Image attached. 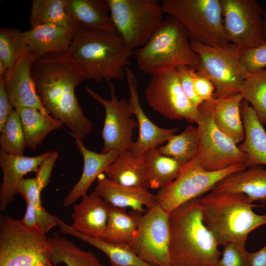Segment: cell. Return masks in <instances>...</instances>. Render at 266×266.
I'll return each mask as SVG.
<instances>
[{
	"instance_id": "1",
	"label": "cell",
	"mask_w": 266,
	"mask_h": 266,
	"mask_svg": "<svg viewBox=\"0 0 266 266\" xmlns=\"http://www.w3.org/2000/svg\"><path fill=\"white\" fill-rule=\"evenodd\" d=\"M31 75L42 105L52 117L61 121L71 135L82 142L93 130L75 94L84 80L80 68L66 53L47 54L34 60Z\"/></svg>"
},
{
	"instance_id": "2",
	"label": "cell",
	"mask_w": 266,
	"mask_h": 266,
	"mask_svg": "<svg viewBox=\"0 0 266 266\" xmlns=\"http://www.w3.org/2000/svg\"><path fill=\"white\" fill-rule=\"evenodd\" d=\"M135 52L117 33L77 30L66 55L85 80L99 82L121 79Z\"/></svg>"
},
{
	"instance_id": "3",
	"label": "cell",
	"mask_w": 266,
	"mask_h": 266,
	"mask_svg": "<svg viewBox=\"0 0 266 266\" xmlns=\"http://www.w3.org/2000/svg\"><path fill=\"white\" fill-rule=\"evenodd\" d=\"M196 200L202 221L218 246L246 241L252 231L266 225V214L256 213L243 194L211 191Z\"/></svg>"
},
{
	"instance_id": "4",
	"label": "cell",
	"mask_w": 266,
	"mask_h": 266,
	"mask_svg": "<svg viewBox=\"0 0 266 266\" xmlns=\"http://www.w3.org/2000/svg\"><path fill=\"white\" fill-rule=\"evenodd\" d=\"M171 266H217L221 252L204 224L196 199L169 213Z\"/></svg>"
},
{
	"instance_id": "5",
	"label": "cell",
	"mask_w": 266,
	"mask_h": 266,
	"mask_svg": "<svg viewBox=\"0 0 266 266\" xmlns=\"http://www.w3.org/2000/svg\"><path fill=\"white\" fill-rule=\"evenodd\" d=\"M135 56L139 69L150 75L181 65L196 69L200 61L185 29L170 15L164 20L147 43L136 51Z\"/></svg>"
},
{
	"instance_id": "6",
	"label": "cell",
	"mask_w": 266,
	"mask_h": 266,
	"mask_svg": "<svg viewBox=\"0 0 266 266\" xmlns=\"http://www.w3.org/2000/svg\"><path fill=\"white\" fill-rule=\"evenodd\" d=\"M161 4L164 13L182 24L190 42L234 48L225 32L220 0H162Z\"/></svg>"
},
{
	"instance_id": "7",
	"label": "cell",
	"mask_w": 266,
	"mask_h": 266,
	"mask_svg": "<svg viewBox=\"0 0 266 266\" xmlns=\"http://www.w3.org/2000/svg\"><path fill=\"white\" fill-rule=\"evenodd\" d=\"M8 215L0 217V266H45L51 262L49 238Z\"/></svg>"
},
{
	"instance_id": "8",
	"label": "cell",
	"mask_w": 266,
	"mask_h": 266,
	"mask_svg": "<svg viewBox=\"0 0 266 266\" xmlns=\"http://www.w3.org/2000/svg\"><path fill=\"white\" fill-rule=\"evenodd\" d=\"M117 33L130 48L144 46L163 23L157 0H106Z\"/></svg>"
},
{
	"instance_id": "9",
	"label": "cell",
	"mask_w": 266,
	"mask_h": 266,
	"mask_svg": "<svg viewBox=\"0 0 266 266\" xmlns=\"http://www.w3.org/2000/svg\"><path fill=\"white\" fill-rule=\"evenodd\" d=\"M246 168L243 164L232 165L217 171H207L196 157L182 166L178 177L155 195L156 204L170 213L183 204L212 191L228 175Z\"/></svg>"
},
{
	"instance_id": "10",
	"label": "cell",
	"mask_w": 266,
	"mask_h": 266,
	"mask_svg": "<svg viewBox=\"0 0 266 266\" xmlns=\"http://www.w3.org/2000/svg\"><path fill=\"white\" fill-rule=\"evenodd\" d=\"M203 101L198 107L196 121L200 137L198 157L207 171H217L243 164L245 155L237 144L220 131L214 121V101Z\"/></svg>"
},
{
	"instance_id": "11",
	"label": "cell",
	"mask_w": 266,
	"mask_h": 266,
	"mask_svg": "<svg viewBox=\"0 0 266 266\" xmlns=\"http://www.w3.org/2000/svg\"><path fill=\"white\" fill-rule=\"evenodd\" d=\"M190 42L200 59L196 70L212 83L215 88L214 98L240 93L249 73L240 64L235 47L224 49Z\"/></svg>"
},
{
	"instance_id": "12",
	"label": "cell",
	"mask_w": 266,
	"mask_h": 266,
	"mask_svg": "<svg viewBox=\"0 0 266 266\" xmlns=\"http://www.w3.org/2000/svg\"><path fill=\"white\" fill-rule=\"evenodd\" d=\"M132 212L137 227L135 236L129 244L131 248L151 265L171 266L169 251V213L158 204L147 209L144 215Z\"/></svg>"
},
{
	"instance_id": "13",
	"label": "cell",
	"mask_w": 266,
	"mask_h": 266,
	"mask_svg": "<svg viewBox=\"0 0 266 266\" xmlns=\"http://www.w3.org/2000/svg\"><path fill=\"white\" fill-rule=\"evenodd\" d=\"M145 95L150 107L165 117L196 123L198 108L192 104L183 90L176 68L152 74Z\"/></svg>"
},
{
	"instance_id": "14",
	"label": "cell",
	"mask_w": 266,
	"mask_h": 266,
	"mask_svg": "<svg viewBox=\"0 0 266 266\" xmlns=\"http://www.w3.org/2000/svg\"><path fill=\"white\" fill-rule=\"evenodd\" d=\"M225 32L237 48L256 47L266 43L262 6L255 0H220Z\"/></svg>"
},
{
	"instance_id": "15",
	"label": "cell",
	"mask_w": 266,
	"mask_h": 266,
	"mask_svg": "<svg viewBox=\"0 0 266 266\" xmlns=\"http://www.w3.org/2000/svg\"><path fill=\"white\" fill-rule=\"evenodd\" d=\"M106 82L111 93L109 100L103 99L88 87H86L85 90L93 99L101 104L105 110L104 124L101 132L103 147L100 153H105L113 150L121 153L131 149L133 143V131L138 127L137 122L132 117L133 114L128 100H119L113 84L111 81Z\"/></svg>"
},
{
	"instance_id": "16",
	"label": "cell",
	"mask_w": 266,
	"mask_h": 266,
	"mask_svg": "<svg viewBox=\"0 0 266 266\" xmlns=\"http://www.w3.org/2000/svg\"><path fill=\"white\" fill-rule=\"evenodd\" d=\"M125 76L130 93L129 106L132 114L136 118L139 132L138 138L133 142L130 151L134 155L139 156L147 150L157 148L158 145L167 141L178 131V128H162L151 122L141 107L136 79L129 66L126 69Z\"/></svg>"
},
{
	"instance_id": "17",
	"label": "cell",
	"mask_w": 266,
	"mask_h": 266,
	"mask_svg": "<svg viewBox=\"0 0 266 266\" xmlns=\"http://www.w3.org/2000/svg\"><path fill=\"white\" fill-rule=\"evenodd\" d=\"M34 58L26 54L9 71L3 78L4 87L14 109L28 107L49 115L42 104L31 75Z\"/></svg>"
},
{
	"instance_id": "18",
	"label": "cell",
	"mask_w": 266,
	"mask_h": 266,
	"mask_svg": "<svg viewBox=\"0 0 266 266\" xmlns=\"http://www.w3.org/2000/svg\"><path fill=\"white\" fill-rule=\"evenodd\" d=\"M95 192L108 204L122 208L129 207L142 214L156 205L155 195L145 188L124 186L108 178L104 173L97 178Z\"/></svg>"
},
{
	"instance_id": "19",
	"label": "cell",
	"mask_w": 266,
	"mask_h": 266,
	"mask_svg": "<svg viewBox=\"0 0 266 266\" xmlns=\"http://www.w3.org/2000/svg\"><path fill=\"white\" fill-rule=\"evenodd\" d=\"M65 12L76 30L117 33L106 0H66Z\"/></svg>"
},
{
	"instance_id": "20",
	"label": "cell",
	"mask_w": 266,
	"mask_h": 266,
	"mask_svg": "<svg viewBox=\"0 0 266 266\" xmlns=\"http://www.w3.org/2000/svg\"><path fill=\"white\" fill-rule=\"evenodd\" d=\"M50 152L35 157L14 155L0 150V166L2 181L0 189V210H5L17 194V187L24 176L36 173L39 166Z\"/></svg>"
},
{
	"instance_id": "21",
	"label": "cell",
	"mask_w": 266,
	"mask_h": 266,
	"mask_svg": "<svg viewBox=\"0 0 266 266\" xmlns=\"http://www.w3.org/2000/svg\"><path fill=\"white\" fill-rule=\"evenodd\" d=\"M73 204L72 223L70 227L90 237L102 239L106 229L108 204L95 191L83 196Z\"/></svg>"
},
{
	"instance_id": "22",
	"label": "cell",
	"mask_w": 266,
	"mask_h": 266,
	"mask_svg": "<svg viewBox=\"0 0 266 266\" xmlns=\"http://www.w3.org/2000/svg\"><path fill=\"white\" fill-rule=\"evenodd\" d=\"M76 30L68 26H38L23 32L28 45V54L34 59L58 53L67 52Z\"/></svg>"
},
{
	"instance_id": "23",
	"label": "cell",
	"mask_w": 266,
	"mask_h": 266,
	"mask_svg": "<svg viewBox=\"0 0 266 266\" xmlns=\"http://www.w3.org/2000/svg\"><path fill=\"white\" fill-rule=\"evenodd\" d=\"M75 140L76 147L83 158V168L78 181L64 199L63 205L65 207L73 205L80 198L87 194L95 180L100 174L104 173L120 154L117 150L105 153H97L88 150L83 142Z\"/></svg>"
},
{
	"instance_id": "24",
	"label": "cell",
	"mask_w": 266,
	"mask_h": 266,
	"mask_svg": "<svg viewBox=\"0 0 266 266\" xmlns=\"http://www.w3.org/2000/svg\"><path fill=\"white\" fill-rule=\"evenodd\" d=\"M212 191L240 193L253 202L266 205V168L253 166L231 173L220 181Z\"/></svg>"
},
{
	"instance_id": "25",
	"label": "cell",
	"mask_w": 266,
	"mask_h": 266,
	"mask_svg": "<svg viewBox=\"0 0 266 266\" xmlns=\"http://www.w3.org/2000/svg\"><path fill=\"white\" fill-rule=\"evenodd\" d=\"M244 138L238 146L245 155L246 167L266 165V132L250 104L242 100L240 105Z\"/></svg>"
},
{
	"instance_id": "26",
	"label": "cell",
	"mask_w": 266,
	"mask_h": 266,
	"mask_svg": "<svg viewBox=\"0 0 266 266\" xmlns=\"http://www.w3.org/2000/svg\"><path fill=\"white\" fill-rule=\"evenodd\" d=\"M104 173L108 178L120 185L148 188L143 154L136 156L130 150L121 152Z\"/></svg>"
},
{
	"instance_id": "27",
	"label": "cell",
	"mask_w": 266,
	"mask_h": 266,
	"mask_svg": "<svg viewBox=\"0 0 266 266\" xmlns=\"http://www.w3.org/2000/svg\"><path fill=\"white\" fill-rule=\"evenodd\" d=\"M243 98L240 93L215 98L214 121L217 128L236 144L244 138V129L240 112Z\"/></svg>"
},
{
	"instance_id": "28",
	"label": "cell",
	"mask_w": 266,
	"mask_h": 266,
	"mask_svg": "<svg viewBox=\"0 0 266 266\" xmlns=\"http://www.w3.org/2000/svg\"><path fill=\"white\" fill-rule=\"evenodd\" d=\"M58 226L60 233L78 238L103 252L108 258L111 266H155L141 259L129 244L110 243L89 237L74 230L62 220Z\"/></svg>"
},
{
	"instance_id": "29",
	"label": "cell",
	"mask_w": 266,
	"mask_h": 266,
	"mask_svg": "<svg viewBox=\"0 0 266 266\" xmlns=\"http://www.w3.org/2000/svg\"><path fill=\"white\" fill-rule=\"evenodd\" d=\"M15 109L20 118L27 147L31 149L40 145L49 133L60 128L64 124L57 119L34 108L21 107Z\"/></svg>"
},
{
	"instance_id": "30",
	"label": "cell",
	"mask_w": 266,
	"mask_h": 266,
	"mask_svg": "<svg viewBox=\"0 0 266 266\" xmlns=\"http://www.w3.org/2000/svg\"><path fill=\"white\" fill-rule=\"evenodd\" d=\"M143 155L148 188L161 189L179 175L182 165L173 158L161 154L158 148L148 150Z\"/></svg>"
},
{
	"instance_id": "31",
	"label": "cell",
	"mask_w": 266,
	"mask_h": 266,
	"mask_svg": "<svg viewBox=\"0 0 266 266\" xmlns=\"http://www.w3.org/2000/svg\"><path fill=\"white\" fill-rule=\"evenodd\" d=\"M51 245V262L66 266H105L95 255L83 250L64 236L55 233L48 237Z\"/></svg>"
},
{
	"instance_id": "32",
	"label": "cell",
	"mask_w": 266,
	"mask_h": 266,
	"mask_svg": "<svg viewBox=\"0 0 266 266\" xmlns=\"http://www.w3.org/2000/svg\"><path fill=\"white\" fill-rule=\"evenodd\" d=\"M137 223L132 211L108 204V219L102 240L110 243L130 244L134 238Z\"/></svg>"
},
{
	"instance_id": "33",
	"label": "cell",
	"mask_w": 266,
	"mask_h": 266,
	"mask_svg": "<svg viewBox=\"0 0 266 266\" xmlns=\"http://www.w3.org/2000/svg\"><path fill=\"white\" fill-rule=\"evenodd\" d=\"M200 137L197 127L187 126L183 132L172 135L158 148L162 154L176 160L182 166L198 156Z\"/></svg>"
},
{
	"instance_id": "34",
	"label": "cell",
	"mask_w": 266,
	"mask_h": 266,
	"mask_svg": "<svg viewBox=\"0 0 266 266\" xmlns=\"http://www.w3.org/2000/svg\"><path fill=\"white\" fill-rule=\"evenodd\" d=\"M240 94L253 108L260 123L266 127V68L249 74Z\"/></svg>"
},
{
	"instance_id": "35",
	"label": "cell",
	"mask_w": 266,
	"mask_h": 266,
	"mask_svg": "<svg viewBox=\"0 0 266 266\" xmlns=\"http://www.w3.org/2000/svg\"><path fill=\"white\" fill-rule=\"evenodd\" d=\"M66 2V0H33L30 16L31 27L69 26L65 12Z\"/></svg>"
},
{
	"instance_id": "36",
	"label": "cell",
	"mask_w": 266,
	"mask_h": 266,
	"mask_svg": "<svg viewBox=\"0 0 266 266\" xmlns=\"http://www.w3.org/2000/svg\"><path fill=\"white\" fill-rule=\"evenodd\" d=\"M28 45L23 32L19 29L0 28V63L8 72L28 53Z\"/></svg>"
},
{
	"instance_id": "37",
	"label": "cell",
	"mask_w": 266,
	"mask_h": 266,
	"mask_svg": "<svg viewBox=\"0 0 266 266\" xmlns=\"http://www.w3.org/2000/svg\"><path fill=\"white\" fill-rule=\"evenodd\" d=\"M0 132L1 150L11 155L23 156L27 145L20 118L15 109Z\"/></svg>"
},
{
	"instance_id": "38",
	"label": "cell",
	"mask_w": 266,
	"mask_h": 266,
	"mask_svg": "<svg viewBox=\"0 0 266 266\" xmlns=\"http://www.w3.org/2000/svg\"><path fill=\"white\" fill-rule=\"evenodd\" d=\"M26 203L24 217L20 220L27 227L35 229L46 234L54 227L59 226L61 219L49 213L44 208L39 210Z\"/></svg>"
},
{
	"instance_id": "39",
	"label": "cell",
	"mask_w": 266,
	"mask_h": 266,
	"mask_svg": "<svg viewBox=\"0 0 266 266\" xmlns=\"http://www.w3.org/2000/svg\"><path fill=\"white\" fill-rule=\"evenodd\" d=\"M234 50L240 64L248 73L258 72L266 66V43L248 48L235 47Z\"/></svg>"
},
{
	"instance_id": "40",
	"label": "cell",
	"mask_w": 266,
	"mask_h": 266,
	"mask_svg": "<svg viewBox=\"0 0 266 266\" xmlns=\"http://www.w3.org/2000/svg\"><path fill=\"white\" fill-rule=\"evenodd\" d=\"M245 241H233L224 246L221 258L217 266H248Z\"/></svg>"
},
{
	"instance_id": "41",
	"label": "cell",
	"mask_w": 266,
	"mask_h": 266,
	"mask_svg": "<svg viewBox=\"0 0 266 266\" xmlns=\"http://www.w3.org/2000/svg\"><path fill=\"white\" fill-rule=\"evenodd\" d=\"M17 193L22 196L26 202L31 203L36 209L40 210L44 208L40 199L41 192L35 178H23L17 185Z\"/></svg>"
},
{
	"instance_id": "42",
	"label": "cell",
	"mask_w": 266,
	"mask_h": 266,
	"mask_svg": "<svg viewBox=\"0 0 266 266\" xmlns=\"http://www.w3.org/2000/svg\"><path fill=\"white\" fill-rule=\"evenodd\" d=\"M176 68L183 90L192 104L198 108L203 102L197 97L194 89L192 72L195 69L185 65L179 66Z\"/></svg>"
},
{
	"instance_id": "43",
	"label": "cell",
	"mask_w": 266,
	"mask_h": 266,
	"mask_svg": "<svg viewBox=\"0 0 266 266\" xmlns=\"http://www.w3.org/2000/svg\"><path fill=\"white\" fill-rule=\"evenodd\" d=\"M58 156L57 152H50L38 167L34 178L40 192L49 182L52 169Z\"/></svg>"
},
{
	"instance_id": "44",
	"label": "cell",
	"mask_w": 266,
	"mask_h": 266,
	"mask_svg": "<svg viewBox=\"0 0 266 266\" xmlns=\"http://www.w3.org/2000/svg\"><path fill=\"white\" fill-rule=\"evenodd\" d=\"M195 91L197 97L202 101H211L214 100L215 88L211 81L199 74L196 69L192 72Z\"/></svg>"
},
{
	"instance_id": "45",
	"label": "cell",
	"mask_w": 266,
	"mask_h": 266,
	"mask_svg": "<svg viewBox=\"0 0 266 266\" xmlns=\"http://www.w3.org/2000/svg\"><path fill=\"white\" fill-rule=\"evenodd\" d=\"M13 107L5 92L3 77H0V132L2 130Z\"/></svg>"
},
{
	"instance_id": "46",
	"label": "cell",
	"mask_w": 266,
	"mask_h": 266,
	"mask_svg": "<svg viewBox=\"0 0 266 266\" xmlns=\"http://www.w3.org/2000/svg\"><path fill=\"white\" fill-rule=\"evenodd\" d=\"M248 266H266V245L257 251L248 253Z\"/></svg>"
},
{
	"instance_id": "47",
	"label": "cell",
	"mask_w": 266,
	"mask_h": 266,
	"mask_svg": "<svg viewBox=\"0 0 266 266\" xmlns=\"http://www.w3.org/2000/svg\"><path fill=\"white\" fill-rule=\"evenodd\" d=\"M263 15H264L265 19L263 20V29L264 32L266 37V11L264 12Z\"/></svg>"
},
{
	"instance_id": "48",
	"label": "cell",
	"mask_w": 266,
	"mask_h": 266,
	"mask_svg": "<svg viewBox=\"0 0 266 266\" xmlns=\"http://www.w3.org/2000/svg\"><path fill=\"white\" fill-rule=\"evenodd\" d=\"M45 266H54L51 262H48L45 264Z\"/></svg>"
}]
</instances>
